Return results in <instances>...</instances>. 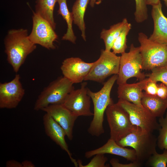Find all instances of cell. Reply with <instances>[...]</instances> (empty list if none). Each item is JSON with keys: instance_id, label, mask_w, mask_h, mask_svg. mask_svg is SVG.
I'll use <instances>...</instances> for the list:
<instances>
[{"instance_id": "6da1fadb", "label": "cell", "mask_w": 167, "mask_h": 167, "mask_svg": "<svg viewBox=\"0 0 167 167\" xmlns=\"http://www.w3.org/2000/svg\"><path fill=\"white\" fill-rule=\"evenodd\" d=\"M25 29L9 30L4 39L5 52L8 62L17 73L26 58L36 48V45L29 39Z\"/></svg>"}, {"instance_id": "7a4b0ae2", "label": "cell", "mask_w": 167, "mask_h": 167, "mask_svg": "<svg viewBox=\"0 0 167 167\" xmlns=\"http://www.w3.org/2000/svg\"><path fill=\"white\" fill-rule=\"evenodd\" d=\"M118 77L117 74L113 75L105 83L98 92H94L88 89V94L91 99L94 106L93 118L88 130L92 136L98 137L104 133V114L107 107L113 103L110 97V92Z\"/></svg>"}, {"instance_id": "3957f363", "label": "cell", "mask_w": 167, "mask_h": 167, "mask_svg": "<svg viewBox=\"0 0 167 167\" xmlns=\"http://www.w3.org/2000/svg\"><path fill=\"white\" fill-rule=\"evenodd\" d=\"M157 141L152 132L135 126L130 133L116 143L122 147L132 148L135 152L136 161L142 164L157 152Z\"/></svg>"}, {"instance_id": "277c9868", "label": "cell", "mask_w": 167, "mask_h": 167, "mask_svg": "<svg viewBox=\"0 0 167 167\" xmlns=\"http://www.w3.org/2000/svg\"><path fill=\"white\" fill-rule=\"evenodd\" d=\"M73 84L64 76L51 82L38 96L34 109L42 110L50 105L62 104L69 94L74 89Z\"/></svg>"}, {"instance_id": "5b68a950", "label": "cell", "mask_w": 167, "mask_h": 167, "mask_svg": "<svg viewBox=\"0 0 167 167\" xmlns=\"http://www.w3.org/2000/svg\"><path fill=\"white\" fill-rule=\"evenodd\" d=\"M138 40L142 58V70H151L167 66V45L150 40L142 32L138 34Z\"/></svg>"}, {"instance_id": "8992f818", "label": "cell", "mask_w": 167, "mask_h": 167, "mask_svg": "<svg viewBox=\"0 0 167 167\" xmlns=\"http://www.w3.org/2000/svg\"><path fill=\"white\" fill-rule=\"evenodd\" d=\"M142 58L139 47H135L133 44L129 52H124L120 56L119 71L117 81L118 84L126 83L128 79L135 77L139 81L145 78L146 74L142 72Z\"/></svg>"}, {"instance_id": "52a82bcc", "label": "cell", "mask_w": 167, "mask_h": 167, "mask_svg": "<svg viewBox=\"0 0 167 167\" xmlns=\"http://www.w3.org/2000/svg\"><path fill=\"white\" fill-rule=\"evenodd\" d=\"M105 113L110 138L116 142L130 133L135 126L131 123L127 112L117 103L109 105Z\"/></svg>"}, {"instance_id": "ba28073f", "label": "cell", "mask_w": 167, "mask_h": 167, "mask_svg": "<svg viewBox=\"0 0 167 167\" xmlns=\"http://www.w3.org/2000/svg\"><path fill=\"white\" fill-rule=\"evenodd\" d=\"M120 56L111 51L102 49L99 58L93 64L84 81L91 80L102 83L109 76L118 75Z\"/></svg>"}, {"instance_id": "9c48e42d", "label": "cell", "mask_w": 167, "mask_h": 167, "mask_svg": "<svg viewBox=\"0 0 167 167\" xmlns=\"http://www.w3.org/2000/svg\"><path fill=\"white\" fill-rule=\"evenodd\" d=\"M32 20V29L28 35L31 41L48 49H55L54 42L58 36L52 26L35 12L33 13Z\"/></svg>"}, {"instance_id": "30bf717a", "label": "cell", "mask_w": 167, "mask_h": 167, "mask_svg": "<svg viewBox=\"0 0 167 167\" xmlns=\"http://www.w3.org/2000/svg\"><path fill=\"white\" fill-rule=\"evenodd\" d=\"M117 103L127 112L133 125L152 132L160 129L156 118L152 115L143 107L119 99Z\"/></svg>"}, {"instance_id": "8fae6325", "label": "cell", "mask_w": 167, "mask_h": 167, "mask_svg": "<svg viewBox=\"0 0 167 167\" xmlns=\"http://www.w3.org/2000/svg\"><path fill=\"white\" fill-rule=\"evenodd\" d=\"M87 83L84 82L81 87L74 89L69 94L62 104L73 114L77 116H93L90 110V97L88 94Z\"/></svg>"}, {"instance_id": "7c38bea8", "label": "cell", "mask_w": 167, "mask_h": 167, "mask_svg": "<svg viewBox=\"0 0 167 167\" xmlns=\"http://www.w3.org/2000/svg\"><path fill=\"white\" fill-rule=\"evenodd\" d=\"M19 74L15 75L10 81L0 84V108H16L22 100L25 90L20 81Z\"/></svg>"}, {"instance_id": "4fadbf2b", "label": "cell", "mask_w": 167, "mask_h": 167, "mask_svg": "<svg viewBox=\"0 0 167 167\" xmlns=\"http://www.w3.org/2000/svg\"><path fill=\"white\" fill-rule=\"evenodd\" d=\"M93 62H86L78 57L65 59L61 67L63 76L73 84L82 82L91 68Z\"/></svg>"}, {"instance_id": "5bb4252c", "label": "cell", "mask_w": 167, "mask_h": 167, "mask_svg": "<svg viewBox=\"0 0 167 167\" xmlns=\"http://www.w3.org/2000/svg\"><path fill=\"white\" fill-rule=\"evenodd\" d=\"M42 110L49 114L62 127L69 140L72 139L73 129L77 116L62 104L50 105Z\"/></svg>"}, {"instance_id": "9a60e30c", "label": "cell", "mask_w": 167, "mask_h": 167, "mask_svg": "<svg viewBox=\"0 0 167 167\" xmlns=\"http://www.w3.org/2000/svg\"><path fill=\"white\" fill-rule=\"evenodd\" d=\"M43 121L46 135L67 153L75 166L78 167L77 161L72 157V153L69 149L65 139L66 134L62 127L47 113H46L43 116Z\"/></svg>"}, {"instance_id": "2e32d148", "label": "cell", "mask_w": 167, "mask_h": 167, "mask_svg": "<svg viewBox=\"0 0 167 167\" xmlns=\"http://www.w3.org/2000/svg\"><path fill=\"white\" fill-rule=\"evenodd\" d=\"M162 7L161 2L152 6L151 15L154 29L148 38L152 41L167 45V18L164 15Z\"/></svg>"}, {"instance_id": "e0dca14e", "label": "cell", "mask_w": 167, "mask_h": 167, "mask_svg": "<svg viewBox=\"0 0 167 167\" xmlns=\"http://www.w3.org/2000/svg\"><path fill=\"white\" fill-rule=\"evenodd\" d=\"M149 80L150 79L148 77L136 83H126L118 85V97L119 99L124 100L143 107L141 102L143 95V91Z\"/></svg>"}, {"instance_id": "ac0fdd59", "label": "cell", "mask_w": 167, "mask_h": 167, "mask_svg": "<svg viewBox=\"0 0 167 167\" xmlns=\"http://www.w3.org/2000/svg\"><path fill=\"white\" fill-rule=\"evenodd\" d=\"M98 154H113L122 157L131 162L136 161V153L133 149H128L121 146L110 138L101 147L86 152L85 156L87 158H89Z\"/></svg>"}, {"instance_id": "d6986e66", "label": "cell", "mask_w": 167, "mask_h": 167, "mask_svg": "<svg viewBox=\"0 0 167 167\" xmlns=\"http://www.w3.org/2000/svg\"><path fill=\"white\" fill-rule=\"evenodd\" d=\"M141 104L143 108L155 118L163 116L167 108V98L163 99L157 96H151L143 92Z\"/></svg>"}, {"instance_id": "ffe728a7", "label": "cell", "mask_w": 167, "mask_h": 167, "mask_svg": "<svg viewBox=\"0 0 167 167\" xmlns=\"http://www.w3.org/2000/svg\"><path fill=\"white\" fill-rule=\"evenodd\" d=\"M90 0H76L72 9L74 23L76 24L81 32L83 39L86 41V26L84 20L85 13Z\"/></svg>"}, {"instance_id": "44dd1931", "label": "cell", "mask_w": 167, "mask_h": 167, "mask_svg": "<svg viewBox=\"0 0 167 167\" xmlns=\"http://www.w3.org/2000/svg\"><path fill=\"white\" fill-rule=\"evenodd\" d=\"M57 2L59 5L58 14L62 16L67 24L66 32L63 36L62 39L69 41L75 44L76 37L74 34L72 28L73 18L71 12H70L68 9L67 0H58Z\"/></svg>"}, {"instance_id": "7402d4cb", "label": "cell", "mask_w": 167, "mask_h": 167, "mask_svg": "<svg viewBox=\"0 0 167 167\" xmlns=\"http://www.w3.org/2000/svg\"><path fill=\"white\" fill-rule=\"evenodd\" d=\"M58 0H36L35 5V13L48 22L55 29L56 24L55 22L54 11Z\"/></svg>"}, {"instance_id": "603a6c76", "label": "cell", "mask_w": 167, "mask_h": 167, "mask_svg": "<svg viewBox=\"0 0 167 167\" xmlns=\"http://www.w3.org/2000/svg\"><path fill=\"white\" fill-rule=\"evenodd\" d=\"M127 22L126 18H124L121 22L111 26L109 29L102 30L100 38L104 41L105 50L111 51L114 41Z\"/></svg>"}, {"instance_id": "cb8c5ba5", "label": "cell", "mask_w": 167, "mask_h": 167, "mask_svg": "<svg viewBox=\"0 0 167 167\" xmlns=\"http://www.w3.org/2000/svg\"><path fill=\"white\" fill-rule=\"evenodd\" d=\"M131 24L128 22L114 41L111 49L114 54H122L125 52L127 47V36L131 28Z\"/></svg>"}, {"instance_id": "d4e9b609", "label": "cell", "mask_w": 167, "mask_h": 167, "mask_svg": "<svg viewBox=\"0 0 167 167\" xmlns=\"http://www.w3.org/2000/svg\"><path fill=\"white\" fill-rule=\"evenodd\" d=\"M160 128L159 135L157 138V145L161 150L167 149V112L165 116L159 118Z\"/></svg>"}, {"instance_id": "484cf974", "label": "cell", "mask_w": 167, "mask_h": 167, "mask_svg": "<svg viewBox=\"0 0 167 167\" xmlns=\"http://www.w3.org/2000/svg\"><path fill=\"white\" fill-rule=\"evenodd\" d=\"M167 164V149H164L163 153L156 152L147 161L146 165L152 167H166Z\"/></svg>"}, {"instance_id": "4316f807", "label": "cell", "mask_w": 167, "mask_h": 167, "mask_svg": "<svg viewBox=\"0 0 167 167\" xmlns=\"http://www.w3.org/2000/svg\"><path fill=\"white\" fill-rule=\"evenodd\" d=\"M135 10L134 14L136 22L142 23L148 18V9L145 0H135Z\"/></svg>"}, {"instance_id": "83f0119b", "label": "cell", "mask_w": 167, "mask_h": 167, "mask_svg": "<svg viewBox=\"0 0 167 167\" xmlns=\"http://www.w3.org/2000/svg\"><path fill=\"white\" fill-rule=\"evenodd\" d=\"M151 73L146 74L151 80L161 82L167 87V66L156 67L151 70Z\"/></svg>"}, {"instance_id": "f1b7e54d", "label": "cell", "mask_w": 167, "mask_h": 167, "mask_svg": "<svg viewBox=\"0 0 167 167\" xmlns=\"http://www.w3.org/2000/svg\"><path fill=\"white\" fill-rule=\"evenodd\" d=\"M105 154H98L93 156L90 161L87 164L83 165L81 161H77L78 167H106L109 165H105L108 158L105 156Z\"/></svg>"}, {"instance_id": "f546056e", "label": "cell", "mask_w": 167, "mask_h": 167, "mask_svg": "<svg viewBox=\"0 0 167 167\" xmlns=\"http://www.w3.org/2000/svg\"><path fill=\"white\" fill-rule=\"evenodd\" d=\"M110 163L113 167H139L142 165V163L136 161L131 162L129 164H122L119 162L117 158H113L110 161Z\"/></svg>"}, {"instance_id": "4dcf8cb0", "label": "cell", "mask_w": 167, "mask_h": 167, "mask_svg": "<svg viewBox=\"0 0 167 167\" xmlns=\"http://www.w3.org/2000/svg\"><path fill=\"white\" fill-rule=\"evenodd\" d=\"M157 89V82L152 80L150 79V80L146 84L144 90L145 91V93L148 95L151 96H156Z\"/></svg>"}, {"instance_id": "1f68e13d", "label": "cell", "mask_w": 167, "mask_h": 167, "mask_svg": "<svg viewBox=\"0 0 167 167\" xmlns=\"http://www.w3.org/2000/svg\"><path fill=\"white\" fill-rule=\"evenodd\" d=\"M156 96L162 99L167 98V87L163 83L157 84Z\"/></svg>"}, {"instance_id": "d6a6232c", "label": "cell", "mask_w": 167, "mask_h": 167, "mask_svg": "<svg viewBox=\"0 0 167 167\" xmlns=\"http://www.w3.org/2000/svg\"><path fill=\"white\" fill-rule=\"evenodd\" d=\"M6 166V167H23L22 163L14 160L7 161Z\"/></svg>"}, {"instance_id": "836d02e7", "label": "cell", "mask_w": 167, "mask_h": 167, "mask_svg": "<svg viewBox=\"0 0 167 167\" xmlns=\"http://www.w3.org/2000/svg\"><path fill=\"white\" fill-rule=\"evenodd\" d=\"M23 167H35V165L31 161L25 160L22 162Z\"/></svg>"}, {"instance_id": "e575fe53", "label": "cell", "mask_w": 167, "mask_h": 167, "mask_svg": "<svg viewBox=\"0 0 167 167\" xmlns=\"http://www.w3.org/2000/svg\"><path fill=\"white\" fill-rule=\"evenodd\" d=\"M147 5L152 6L158 4L161 2V0H145Z\"/></svg>"}, {"instance_id": "d590c367", "label": "cell", "mask_w": 167, "mask_h": 167, "mask_svg": "<svg viewBox=\"0 0 167 167\" xmlns=\"http://www.w3.org/2000/svg\"><path fill=\"white\" fill-rule=\"evenodd\" d=\"M103 0H90L89 2L90 6L92 7L95 5H98L101 3Z\"/></svg>"}, {"instance_id": "8d00e7d4", "label": "cell", "mask_w": 167, "mask_h": 167, "mask_svg": "<svg viewBox=\"0 0 167 167\" xmlns=\"http://www.w3.org/2000/svg\"><path fill=\"white\" fill-rule=\"evenodd\" d=\"M164 1L165 4V6L167 7V0H162Z\"/></svg>"}]
</instances>
